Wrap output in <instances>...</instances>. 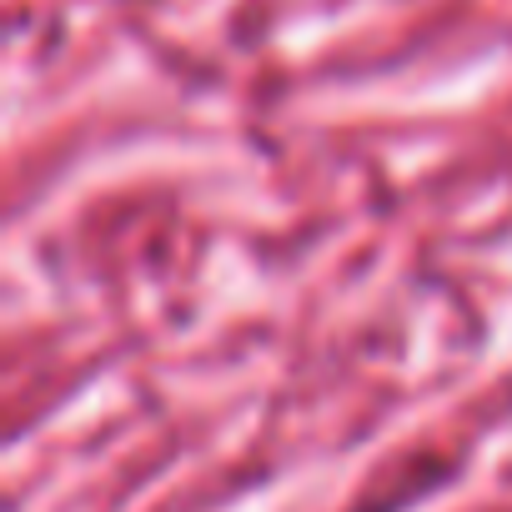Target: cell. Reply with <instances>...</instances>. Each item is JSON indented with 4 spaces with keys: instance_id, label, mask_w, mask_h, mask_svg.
I'll list each match as a JSON object with an SVG mask.
<instances>
[{
    "instance_id": "1",
    "label": "cell",
    "mask_w": 512,
    "mask_h": 512,
    "mask_svg": "<svg viewBox=\"0 0 512 512\" xmlns=\"http://www.w3.org/2000/svg\"><path fill=\"white\" fill-rule=\"evenodd\" d=\"M397 507V497H382V502H367V507H357V512H392Z\"/></svg>"
}]
</instances>
